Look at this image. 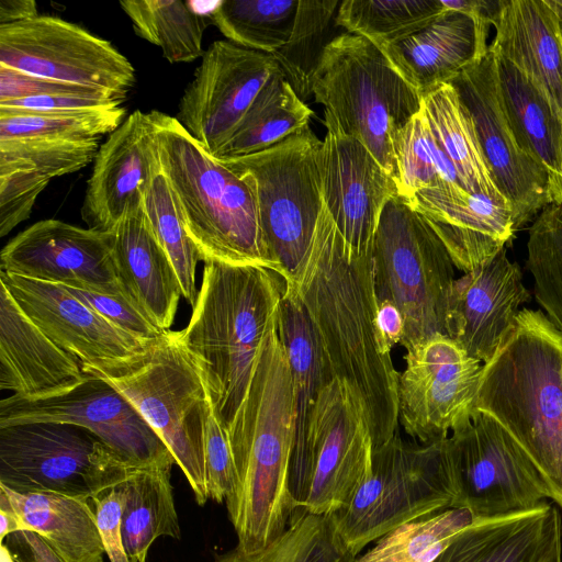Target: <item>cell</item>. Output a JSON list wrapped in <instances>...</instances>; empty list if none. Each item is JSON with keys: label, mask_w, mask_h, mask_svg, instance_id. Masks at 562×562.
I'll list each match as a JSON object with an SVG mask.
<instances>
[{"label": "cell", "mask_w": 562, "mask_h": 562, "mask_svg": "<svg viewBox=\"0 0 562 562\" xmlns=\"http://www.w3.org/2000/svg\"><path fill=\"white\" fill-rule=\"evenodd\" d=\"M294 286L330 380L339 379L357 393L373 449L384 446L400 424V373L378 339L372 259L351 252L325 205Z\"/></svg>", "instance_id": "cell-1"}, {"label": "cell", "mask_w": 562, "mask_h": 562, "mask_svg": "<svg viewBox=\"0 0 562 562\" xmlns=\"http://www.w3.org/2000/svg\"><path fill=\"white\" fill-rule=\"evenodd\" d=\"M294 425L291 369L276 317L227 429L236 481L225 504L241 550L265 548L290 524L294 513L289 493Z\"/></svg>", "instance_id": "cell-2"}, {"label": "cell", "mask_w": 562, "mask_h": 562, "mask_svg": "<svg viewBox=\"0 0 562 562\" xmlns=\"http://www.w3.org/2000/svg\"><path fill=\"white\" fill-rule=\"evenodd\" d=\"M285 281L255 265L204 261L202 286L178 337L204 379L213 412L227 430L272 327Z\"/></svg>", "instance_id": "cell-3"}, {"label": "cell", "mask_w": 562, "mask_h": 562, "mask_svg": "<svg viewBox=\"0 0 562 562\" xmlns=\"http://www.w3.org/2000/svg\"><path fill=\"white\" fill-rule=\"evenodd\" d=\"M474 409L519 443L562 508V334L544 313L520 310L482 364Z\"/></svg>", "instance_id": "cell-4"}, {"label": "cell", "mask_w": 562, "mask_h": 562, "mask_svg": "<svg viewBox=\"0 0 562 562\" xmlns=\"http://www.w3.org/2000/svg\"><path fill=\"white\" fill-rule=\"evenodd\" d=\"M151 114L161 172L202 260L261 266L280 276L266 246L248 184L211 155L176 117L156 110Z\"/></svg>", "instance_id": "cell-5"}, {"label": "cell", "mask_w": 562, "mask_h": 562, "mask_svg": "<svg viewBox=\"0 0 562 562\" xmlns=\"http://www.w3.org/2000/svg\"><path fill=\"white\" fill-rule=\"evenodd\" d=\"M313 95L341 130L360 140L396 183L394 138L422 108V98L368 38L329 41L313 76Z\"/></svg>", "instance_id": "cell-6"}, {"label": "cell", "mask_w": 562, "mask_h": 562, "mask_svg": "<svg viewBox=\"0 0 562 562\" xmlns=\"http://www.w3.org/2000/svg\"><path fill=\"white\" fill-rule=\"evenodd\" d=\"M322 144L308 125L265 150L217 158L250 188L266 246L286 283L301 274L324 206Z\"/></svg>", "instance_id": "cell-7"}, {"label": "cell", "mask_w": 562, "mask_h": 562, "mask_svg": "<svg viewBox=\"0 0 562 562\" xmlns=\"http://www.w3.org/2000/svg\"><path fill=\"white\" fill-rule=\"evenodd\" d=\"M371 259L378 301H390L404 318L405 350L436 334L447 335L454 263L427 221L396 194L385 204Z\"/></svg>", "instance_id": "cell-8"}, {"label": "cell", "mask_w": 562, "mask_h": 562, "mask_svg": "<svg viewBox=\"0 0 562 562\" xmlns=\"http://www.w3.org/2000/svg\"><path fill=\"white\" fill-rule=\"evenodd\" d=\"M443 439L406 442L396 432L373 449L369 475L350 502L330 515L351 553L358 557L403 524L453 508L456 491Z\"/></svg>", "instance_id": "cell-9"}, {"label": "cell", "mask_w": 562, "mask_h": 562, "mask_svg": "<svg viewBox=\"0 0 562 562\" xmlns=\"http://www.w3.org/2000/svg\"><path fill=\"white\" fill-rule=\"evenodd\" d=\"M99 378L122 393L155 430L203 506L209 499L205 428L213 407L201 371L178 331H166L126 373Z\"/></svg>", "instance_id": "cell-10"}, {"label": "cell", "mask_w": 562, "mask_h": 562, "mask_svg": "<svg viewBox=\"0 0 562 562\" xmlns=\"http://www.w3.org/2000/svg\"><path fill=\"white\" fill-rule=\"evenodd\" d=\"M373 442L360 397L333 379L316 401L303 445L291 453L289 493L294 510L331 515L369 475Z\"/></svg>", "instance_id": "cell-11"}, {"label": "cell", "mask_w": 562, "mask_h": 562, "mask_svg": "<svg viewBox=\"0 0 562 562\" xmlns=\"http://www.w3.org/2000/svg\"><path fill=\"white\" fill-rule=\"evenodd\" d=\"M130 465L79 426L25 423L0 427V484L19 493L92 499L116 485Z\"/></svg>", "instance_id": "cell-12"}, {"label": "cell", "mask_w": 562, "mask_h": 562, "mask_svg": "<svg viewBox=\"0 0 562 562\" xmlns=\"http://www.w3.org/2000/svg\"><path fill=\"white\" fill-rule=\"evenodd\" d=\"M445 451L456 501L477 519L525 513L550 498L541 472L490 415L473 411L448 437Z\"/></svg>", "instance_id": "cell-13"}, {"label": "cell", "mask_w": 562, "mask_h": 562, "mask_svg": "<svg viewBox=\"0 0 562 562\" xmlns=\"http://www.w3.org/2000/svg\"><path fill=\"white\" fill-rule=\"evenodd\" d=\"M0 66L126 98L132 63L111 42L56 15L0 25Z\"/></svg>", "instance_id": "cell-14"}, {"label": "cell", "mask_w": 562, "mask_h": 562, "mask_svg": "<svg viewBox=\"0 0 562 562\" xmlns=\"http://www.w3.org/2000/svg\"><path fill=\"white\" fill-rule=\"evenodd\" d=\"M25 423L70 424L89 430L131 465L175 464L135 406L105 380L88 374L72 390L46 398L11 395L0 402V427Z\"/></svg>", "instance_id": "cell-15"}, {"label": "cell", "mask_w": 562, "mask_h": 562, "mask_svg": "<svg viewBox=\"0 0 562 562\" xmlns=\"http://www.w3.org/2000/svg\"><path fill=\"white\" fill-rule=\"evenodd\" d=\"M449 83L472 120L484 160L510 207L517 232L552 199L547 172L522 150L507 120L494 52L488 47L484 56Z\"/></svg>", "instance_id": "cell-16"}, {"label": "cell", "mask_w": 562, "mask_h": 562, "mask_svg": "<svg viewBox=\"0 0 562 562\" xmlns=\"http://www.w3.org/2000/svg\"><path fill=\"white\" fill-rule=\"evenodd\" d=\"M404 360L398 423L419 443L448 437L473 412L481 362L443 334L407 349Z\"/></svg>", "instance_id": "cell-17"}, {"label": "cell", "mask_w": 562, "mask_h": 562, "mask_svg": "<svg viewBox=\"0 0 562 562\" xmlns=\"http://www.w3.org/2000/svg\"><path fill=\"white\" fill-rule=\"evenodd\" d=\"M21 310L60 348L76 357L87 374L117 376L155 344L120 329L59 284L0 271Z\"/></svg>", "instance_id": "cell-18"}, {"label": "cell", "mask_w": 562, "mask_h": 562, "mask_svg": "<svg viewBox=\"0 0 562 562\" xmlns=\"http://www.w3.org/2000/svg\"><path fill=\"white\" fill-rule=\"evenodd\" d=\"M201 58L175 117L215 156L261 89L282 70L272 54L228 40L214 41Z\"/></svg>", "instance_id": "cell-19"}, {"label": "cell", "mask_w": 562, "mask_h": 562, "mask_svg": "<svg viewBox=\"0 0 562 562\" xmlns=\"http://www.w3.org/2000/svg\"><path fill=\"white\" fill-rule=\"evenodd\" d=\"M326 135L319 153L323 201L352 254L371 256L387 201L398 194L393 178L369 149L324 111Z\"/></svg>", "instance_id": "cell-20"}, {"label": "cell", "mask_w": 562, "mask_h": 562, "mask_svg": "<svg viewBox=\"0 0 562 562\" xmlns=\"http://www.w3.org/2000/svg\"><path fill=\"white\" fill-rule=\"evenodd\" d=\"M0 269L27 279L124 295L110 233L59 220L38 221L14 236L1 250Z\"/></svg>", "instance_id": "cell-21"}, {"label": "cell", "mask_w": 562, "mask_h": 562, "mask_svg": "<svg viewBox=\"0 0 562 562\" xmlns=\"http://www.w3.org/2000/svg\"><path fill=\"white\" fill-rule=\"evenodd\" d=\"M156 133L151 111L135 110L100 145L81 206L88 228L109 233L131 205L143 202L161 171Z\"/></svg>", "instance_id": "cell-22"}, {"label": "cell", "mask_w": 562, "mask_h": 562, "mask_svg": "<svg viewBox=\"0 0 562 562\" xmlns=\"http://www.w3.org/2000/svg\"><path fill=\"white\" fill-rule=\"evenodd\" d=\"M530 301L517 262L506 247L487 263L454 280L447 336L472 358L486 362L512 329L521 304Z\"/></svg>", "instance_id": "cell-23"}, {"label": "cell", "mask_w": 562, "mask_h": 562, "mask_svg": "<svg viewBox=\"0 0 562 562\" xmlns=\"http://www.w3.org/2000/svg\"><path fill=\"white\" fill-rule=\"evenodd\" d=\"M0 387L23 398L66 393L88 376L80 361L56 345L0 282Z\"/></svg>", "instance_id": "cell-24"}, {"label": "cell", "mask_w": 562, "mask_h": 562, "mask_svg": "<svg viewBox=\"0 0 562 562\" xmlns=\"http://www.w3.org/2000/svg\"><path fill=\"white\" fill-rule=\"evenodd\" d=\"M406 201L423 215L463 272L492 260L516 232L506 202L465 190L424 189Z\"/></svg>", "instance_id": "cell-25"}, {"label": "cell", "mask_w": 562, "mask_h": 562, "mask_svg": "<svg viewBox=\"0 0 562 562\" xmlns=\"http://www.w3.org/2000/svg\"><path fill=\"white\" fill-rule=\"evenodd\" d=\"M116 277L123 294L157 328L170 330L181 286L175 268L157 241L143 202L131 205L109 232Z\"/></svg>", "instance_id": "cell-26"}, {"label": "cell", "mask_w": 562, "mask_h": 562, "mask_svg": "<svg viewBox=\"0 0 562 562\" xmlns=\"http://www.w3.org/2000/svg\"><path fill=\"white\" fill-rule=\"evenodd\" d=\"M490 48L517 67L562 119V33L543 0H502Z\"/></svg>", "instance_id": "cell-27"}, {"label": "cell", "mask_w": 562, "mask_h": 562, "mask_svg": "<svg viewBox=\"0 0 562 562\" xmlns=\"http://www.w3.org/2000/svg\"><path fill=\"white\" fill-rule=\"evenodd\" d=\"M488 32L470 15L447 10L406 40L381 48L403 78L423 94L449 83L488 49Z\"/></svg>", "instance_id": "cell-28"}, {"label": "cell", "mask_w": 562, "mask_h": 562, "mask_svg": "<svg viewBox=\"0 0 562 562\" xmlns=\"http://www.w3.org/2000/svg\"><path fill=\"white\" fill-rule=\"evenodd\" d=\"M560 551V514L543 503L529 512L476 520L434 562H548Z\"/></svg>", "instance_id": "cell-29"}, {"label": "cell", "mask_w": 562, "mask_h": 562, "mask_svg": "<svg viewBox=\"0 0 562 562\" xmlns=\"http://www.w3.org/2000/svg\"><path fill=\"white\" fill-rule=\"evenodd\" d=\"M24 529L36 532L63 562H103L105 548L92 499L19 493L0 484Z\"/></svg>", "instance_id": "cell-30"}, {"label": "cell", "mask_w": 562, "mask_h": 562, "mask_svg": "<svg viewBox=\"0 0 562 562\" xmlns=\"http://www.w3.org/2000/svg\"><path fill=\"white\" fill-rule=\"evenodd\" d=\"M494 55L499 97L510 127L522 150L547 172L552 202L562 205V119L517 67Z\"/></svg>", "instance_id": "cell-31"}, {"label": "cell", "mask_w": 562, "mask_h": 562, "mask_svg": "<svg viewBox=\"0 0 562 562\" xmlns=\"http://www.w3.org/2000/svg\"><path fill=\"white\" fill-rule=\"evenodd\" d=\"M173 464L130 465L120 485L123 492L121 536L133 562H146L159 537L180 539L170 472Z\"/></svg>", "instance_id": "cell-32"}, {"label": "cell", "mask_w": 562, "mask_h": 562, "mask_svg": "<svg viewBox=\"0 0 562 562\" xmlns=\"http://www.w3.org/2000/svg\"><path fill=\"white\" fill-rule=\"evenodd\" d=\"M420 98L426 121L465 191L506 202L484 160L472 120L452 85H440Z\"/></svg>", "instance_id": "cell-33"}, {"label": "cell", "mask_w": 562, "mask_h": 562, "mask_svg": "<svg viewBox=\"0 0 562 562\" xmlns=\"http://www.w3.org/2000/svg\"><path fill=\"white\" fill-rule=\"evenodd\" d=\"M312 114L280 71L261 89L214 157L236 158L265 150L308 126Z\"/></svg>", "instance_id": "cell-34"}, {"label": "cell", "mask_w": 562, "mask_h": 562, "mask_svg": "<svg viewBox=\"0 0 562 562\" xmlns=\"http://www.w3.org/2000/svg\"><path fill=\"white\" fill-rule=\"evenodd\" d=\"M122 10L140 38L159 46L170 63H190L203 56L206 18L180 0H124Z\"/></svg>", "instance_id": "cell-35"}, {"label": "cell", "mask_w": 562, "mask_h": 562, "mask_svg": "<svg viewBox=\"0 0 562 562\" xmlns=\"http://www.w3.org/2000/svg\"><path fill=\"white\" fill-rule=\"evenodd\" d=\"M330 515L295 509L285 531L265 548L245 551L235 546L211 562H356Z\"/></svg>", "instance_id": "cell-36"}, {"label": "cell", "mask_w": 562, "mask_h": 562, "mask_svg": "<svg viewBox=\"0 0 562 562\" xmlns=\"http://www.w3.org/2000/svg\"><path fill=\"white\" fill-rule=\"evenodd\" d=\"M445 11L441 0H346L335 23L383 48L406 40Z\"/></svg>", "instance_id": "cell-37"}, {"label": "cell", "mask_w": 562, "mask_h": 562, "mask_svg": "<svg viewBox=\"0 0 562 562\" xmlns=\"http://www.w3.org/2000/svg\"><path fill=\"white\" fill-rule=\"evenodd\" d=\"M297 4L299 0H222L210 19L226 40L274 54L290 37Z\"/></svg>", "instance_id": "cell-38"}, {"label": "cell", "mask_w": 562, "mask_h": 562, "mask_svg": "<svg viewBox=\"0 0 562 562\" xmlns=\"http://www.w3.org/2000/svg\"><path fill=\"white\" fill-rule=\"evenodd\" d=\"M398 195L405 200L424 189L465 190L434 136L422 111L394 138Z\"/></svg>", "instance_id": "cell-39"}, {"label": "cell", "mask_w": 562, "mask_h": 562, "mask_svg": "<svg viewBox=\"0 0 562 562\" xmlns=\"http://www.w3.org/2000/svg\"><path fill=\"white\" fill-rule=\"evenodd\" d=\"M476 520L465 508H449L408 521L378 539L356 562H434L460 531Z\"/></svg>", "instance_id": "cell-40"}, {"label": "cell", "mask_w": 562, "mask_h": 562, "mask_svg": "<svg viewBox=\"0 0 562 562\" xmlns=\"http://www.w3.org/2000/svg\"><path fill=\"white\" fill-rule=\"evenodd\" d=\"M126 109L42 111L0 105V138L100 140L125 120Z\"/></svg>", "instance_id": "cell-41"}, {"label": "cell", "mask_w": 562, "mask_h": 562, "mask_svg": "<svg viewBox=\"0 0 562 562\" xmlns=\"http://www.w3.org/2000/svg\"><path fill=\"white\" fill-rule=\"evenodd\" d=\"M143 207L157 241L175 268L182 296L194 304L199 293L195 272L202 256L188 234L178 200L161 171L146 190Z\"/></svg>", "instance_id": "cell-42"}, {"label": "cell", "mask_w": 562, "mask_h": 562, "mask_svg": "<svg viewBox=\"0 0 562 562\" xmlns=\"http://www.w3.org/2000/svg\"><path fill=\"white\" fill-rule=\"evenodd\" d=\"M337 0H299L288 42L274 54L280 69L301 100L312 93L313 76L327 45L326 34Z\"/></svg>", "instance_id": "cell-43"}, {"label": "cell", "mask_w": 562, "mask_h": 562, "mask_svg": "<svg viewBox=\"0 0 562 562\" xmlns=\"http://www.w3.org/2000/svg\"><path fill=\"white\" fill-rule=\"evenodd\" d=\"M526 267L533 294L553 326L562 334V205L551 202L528 229Z\"/></svg>", "instance_id": "cell-44"}, {"label": "cell", "mask_w": 562, "mask_h": 562, "mask_svg": "<svg viewBox=\"0 0 562 562\" xmlns=\"http://www.w3.org/2000/svg\"><path fill=\"white\" fill-rule=\"evenodd\" d=\"M99 147V140L0 138V166L25 168L52 180L86 167Z\"/></svg>", "instance_id": "cell-45"}, {"label": "cell", "mask_w": 562, "mask_h": 562, "mask_svg": "<svg viewBox=\"0 0 562 562\" xmlns=\"http://www.w3.org/2000/svg\"><path fill=\"white\" fill-rule=\"evenodd\" d=\"M49 179L25 168L0 166V236L27 220Z\"/></svg>", "instance_id": "cell-46"}, {"label": "cell", "mask_w": 562, "mask_h": 562, "mask_svg": "<svg viewBox=\"0 0 562 562\" xmlns=\"http://www.w3.org/2000/svg\"><path fill=\"white\" fill-rule=\"evenodd\" d=\"M61 286L110 323L145 342H156L166 333L153 325L124 295Z\"/></svg>", "instance_id": "cell-47"}, {"label": "cell", "mask_w": 562, "mask_h": 562, "mask_svg": "<svg viewBox=\"0 0 562 562\" xmlns=\"http://www.w3.org/2000/svg\"><path fill=\"white\" fill-rule=\"evenodd\" d=\"M204 459L209 499L223 503L235 487L236 471L227 430L213 408L206 422Z\"/></svg>", "instance_id": "cell-48"}, {"label": "cell", "mask_w": 562, "mask_h": 562, "mask_svg": "<svg viewBox=\"0 0 562 562\" xmlns=\"http://www.w3.org/2000/svg\"><path fill=\"white\" fill-rule=\"evenodd\" d=\"M101 95L115 93L27 75L0 66V102L47 95ZM122 98V97H120ZM124 99V98H122ZM125 100V99H124Z\"/></svg>", "instance_id": "cell-49"}, {"label": "cell", "mask_w": 562, "mask_h": 562, "mask_svg": "<svg viewBox=\"0 0 562 562\" xmlns=\"http://www.w3.org/2000/svg\"><path fill=\"white\" fill-rule=\"evenodd\" d=\"M105 554L111 562H133L127 555L121 536L123 492L120 482L92 498Z\"/></svg>", "instance_id": "cell-50"}, {"label": "cell", "mask_w": 562, "mask_h": 562, "mask_svg": "<svg viewBox=\"0 0 562 562\" xmlns=\"http://www.w3.org/2000/svg\"><path fill=\"white\" fill-rule=\"evenodd\" d=\"M124 99L111 95H47L0 102L1 106L42 111H90L121 106Z\"/></svg>", "instance_id": "cell-51"}, {"label": "cell", "mask_w": 562, "mask_h": 562, "mask_svg": "<svg viewBox=\"0 0 562 562\" xmlns=\"http://www.w3.org/2000/svg\"><path fill=\"white\" fill-rule=\"evenodd\" d=\"M15 562H63L34 531L21 530L8 536L5 544Z\"/></svg>", "instance_id": "cell-52"}, {"label": "cell", "mask_w": 562, "mask_h": 562, "mask_svg": "<svg viewBox=\"0 0 562 562\" xmlns=\"http://www.w3.org/2000/svg\"><path fill=\"white\" fill-rule=\"evenodd\" d=\"M375 325L381 349L391 355L393 347L401 344L404 336L402 313L392 302L378 301Z\"/></svg>", "instance_id": "cell-53"}, {"label": "cell", "mask_w": 562, "mask_h": 562, "mask_svg": "<svg viewBox=\"0 0 562 562\" xmlns=\"http://www.w3.org/2000/svg\"><path fill=\"white\" fill-rule=\"evenodd\" d=\"M447 10L465 13L472 16L480 27L488 32L502 5V0H441Z\"/></svg>", "instance_id": "cell-54"}, {"label": "cell", "mask_w": 562, "mask_h": 562, "mask_svg": "<svg viewBox=\"0 0 562 562\" xmlns=\"http://www.w3.org/2000/svg\"><path fill=\"white\" fill-rule=\"evenodd\" d=\"M38 15L33 0H0V25L18 23Z\"/></svg>", "instance_id": "cell-55"}, {"label": "cell", "mask_w": 562, "mask_h": 562, "mask_svg": "<svg viewBox=\"0 0 562 562\" xmlns=\"http://www.w3.org/2000/svg\"><path fill=\"white\" fill-rule=\"evenodd\" d=\"M0 539L1 543L9 535L25 530L22 521L14 513L12 506L9 503L7 495L0 491Z\"/></svg>", "instance_id": "cell-56"}, {"label": "cell", "mask_w": 562, "mask_h": 562, "mask_svg": "<svg viewBox=\"0 0 562 562\" xmlns=\"http://www.w3.org/2000/svg\"><path fill=\"white\" fill-rule=\"evenodd\" d=\"M555 15L559 29L562 33V0H543Z\"/></svg>", "instance_id": "cell-57"}, {"label": "cell", "mask_w": 562, "mask_h": 562, "mask_svg": "<svg viewBox=\"0 0 562 562\" xmlns=\"http://www.w3.org/2000/svg\"><path fill=\"white\" fill-rule=\"evenodd\" d=\"M0 562H15L14 558L12 557V553L4 543H1Z\"/></svg>", "instance_id": "cell-58"}, {"label": "cell", "mask_w": 562, "mask_h": 562, "mask_svg": "<svg viewBox=\"0 0 562 562\" xmlns=\"http://www.w3.org/2000/svg\"><path fill=\"white\" fill-rule=\"evenodd\" d=\"M548 562H562V551L558 552L551 560Z\"/></svg>", "instance_id": "cell-59"}]
</instances>
